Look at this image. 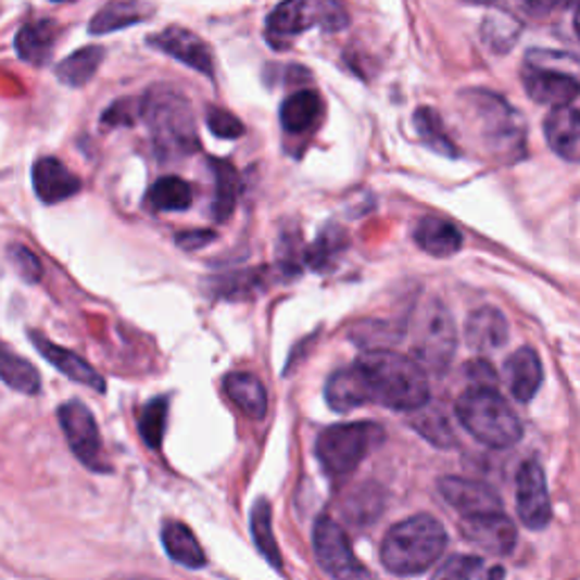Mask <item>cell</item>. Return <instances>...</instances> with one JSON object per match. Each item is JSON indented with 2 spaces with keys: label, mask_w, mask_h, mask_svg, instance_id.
<instances>
[{
  "label": "cell",
  "mask_w": 580,
  "mask_h": 580,
  "mask_svg": "<svg viewBox=\"0 0 580 580\" xmlns=\"http://www.w3.org/2000/svg\"><path fill=\"white\" fill-rule=\"evenodd\" d=\"M354 365L361 370L373 402L404 413L429 404L427 370L415 358L381 348L367 350Z\"/></svg>",
  "instance_id": "6da1fadb"
},
{
  "label": "cell",
  "mask_w": 580,
  "mask_h": 580,
  "mask_svg": "<svg viewBox=\"0 0 580 580\" xmlns=\"http://www.w3.org/2000/svg\"><path fill=\"white\" fill-rule=\"evenodd\" d=\"M141 118L146 121L154 150L162 160L193 154L200 146L196 114L189 98L175 87L156 85L141 100Z\"/></svg>",
  "instance_id": "7a4b0ae2"
},
{
  "label": "cell",
  "mask_w": 580,
  "mask_h": 580,
  "mask_svg": "<svg viewBox=\"0 0 580 580\" xmlns=\"http://www.w3.org/2000/svg\"><path fill=\"white\" fill-rule=\"evenodd\" d=\"M446 549L444 526L431 515H413L394 524L381 542V563L394 576H417L431 569Z\"/></svg>",
  "instance_id": "3957f363"
},
{
  "label": "cell",
  "mask_w": 580,
  "mask_h": 580,
  "mask_svg": "<svg viewBox=\"0 0 580 580\" xmlns=\"http://www.w3.org/2000/svg\"><path fill=\"white\" fill-rule=\"evenodd\" d=\"M456 415L474 438L492 450H508L524 433L517 413L494 386L467 388L456 402Z\"/></svg>",
  "instance_id": "277c9868"
},
{
  "label": "cell",
  "mask_w": 580,
  "mask_h": 580,
  "mask_svg": "<svg viewBox=\"0 0 580 580\" xmlns=\"http://www.w3.org/2000/svg\"><path fill=\"white\" fill-rule=\"evenodd\" d=\"M383 440V429L375 421H352L325 429L315 442V458L331 479H345Z\"/></svg>",
  "instance_id": "5b68a950"
},
{
  "label": "cell",
  "mask_w": 580,
  "mask_h": 580,
  "mask_svg": "<svg viewBox=\"0 0 580 580\" xmlns=\"http://www.w3.org/2000/svg\"><path fill=\"white\" fill-rule=\"evenodd\" d=\"M467 114L471 125L477 127L483 146L501 156H510L524 150V123L510 104L490 91H467Z\"/></svg>",
  "instance_id": "8992f818"
},
{
  "label": "cell",
  "mask_w": 580,
  "mask_h": 580,
  "mask_svg": "<svg viewBox=\"0 0 580 580\" xmlns=\"http://www.w3.org/2000/svg\"><path fill=\"white\" fill-rule=\"evenodd\" d=\"M350 25V14L338 0H283L266 21L273 41L293 39L311 28L340 33Z\"/></svg>",
  "instance_id": "52a82bcc"
},
{
  "label": "cell",
  "mask_w": 580,
  "mask_h": 580,
  "mask_svg": "<svg viewBox=\"0 0 580 580\" xmlns=\"http://www.w3.org/2000/svg\"><path fill=\"white\" fill-rule=\"evenodd\" d=\"M456 354V327L450 311L438 300L421 315L415 336V361L429 373L442 375Z\"/></svg>",
  "instance_id": "ba28073f"
},
{
  "label": "cell",
  "mask_w": 580,
  "mask_h": 580,
  "mask_svg": "<svg viewBox=\"0 0 580 580\" xmlns=\"http://www.w3.org/2000/svg\"><path fill=\"white\" fill-rule=\"evenodd\" d=\"M313 551L320 569L331 578H367L370 571L358 565L342 526L323 515L313 526Z\"/></svg>",
  "instance_id": "9c48e42d"
},
{
  "label": "cell",
  "mask_w": 580,
  "mask_h": 580,
  "mask_svg": "<svg viewBox=\"0 0 580 580\" xmlns=\"http://www.w3.org/2000/svg\"><path fill=\"white\" fill-rule=\"evenodd\" d=\"M60 425L77 461L93 471H110V465L104 463L96 417L83 402H68L60 406Z\"/></svg>",
  "instance_id": "30bf717a"
},
{
  "label": "cell",
  "mask_w": 580,
  "mask_h": 580,
  "mask_svg": "<svg viewBox=\"0 0 580 580\" xmlns=\"http://www.w3.org/2000/svg\"><path fill=\"white\" fill-rule=\"evenodd\" d=\"M517 515L531 531H544L551 521L546 474L538 461L521 463L517 471Z\"/></svg>",
  "instance_id": "8fae6325"
},
{
  "label": "cell",
  "mask_w": 580,
  "mask_h": 580,
  "mask_svg": "<svg viewBox=\"0 0 580 580\" xmlns=\"http://www.w3.org/2000/svg\"><path fill=\"white\" fill-rule=\"evenodd\" d=\"M461 535L481 549L488 556L504 558L515 551L517 529L510 517L499 513H481V515H463Z\"/></svg>",
  "instance_id": "7c38bea8"
},
{
  "label": "cell",
  "mask_w": 580,
  "mask_h": 580,
  "mask_svg": "<svg viewBox=\"0 0 580 580\" xmlns=\"http://www.w3.org/2000/svg\"><path fill=\"white\" fill-rule=\"evenodd\" d=\"M521 83L526 93L540 104H549V108L573 104V100L578 98V77L542 62H526L521 71Z\"/></svg>",
  "instance_id": "4fadbf2b"
},
{
  "label": "cell",
  "mask_w": 580,
  "mask_h": 580,
  "mask_svg": "<svg viewBox=\"0 0 580 580\" xmlns=\"http://www.w3.org/2000/svg\"><path fill=\"white\" fill-rule=\"evenodd\" d=\"M148 46L164 52V55L181 62L206 77H214V52H211L209 43L200 39L196 33L179 28V25H171V28L150 35Z\"/></svg>",
  "instance_id": "5bb4252c"
},
{
  "label": "cell",
  "mask_w": 580,
  "mask_h": 580,
  "mask_svg": "<svg viewBox=\"0 0 580 580\" xmlns=\"http://www.w3.org/2000/svg\"><path fill=\"white\" fill-rule=\"evenodd\" d=\"M442 499L456 508L461 515H481L504 510V501L488 483L471 481L463 477H442L438 481Z\"/></svg>",
  "instance_id": "9a60e30c"
},
{
  "label": "cell",
  "mask_w": 580,
  "mask_h": 580,
  "mask_svg": "<svg viewBox=\"0 0 580 580\" xmlns=\"http://www.w3.org/2000/svg\"><path fill=\"white\" fill-rule=\"evenodd\" d=\"M33 187L43 204H58L80 193L83 181L55 156H41L33 166Z\"/></svg>",
  "instance_id": "2e32d148"
},
{
  "label": "cell",
  "mask_w": 580,
  "mask_h": 580,
  "mask_svg": "<svg viewBox=\"0 0 580 580\" xmlns=\"http://www.w3.org/2000/svg\"><path fill=\"white\" fill-rule=\"evenodd\" d=\"M544 137L560 160L578 164L580 160V116L573 104H558L544 118Z\"/></svg>",
  "instance_id": "e0dca14e"
},
{
  "label": "cell",
  "mask_w": 580,
  "mask_h": 580,
  "mask_svg": "<svg viewBox=\"0 0 580 580\" xmlns=\"http://www.w3.org/2000/svg\"><path fill=\"white\" fill-rule=\"evenodd\" d=\"M30 340L35 342L37 352L52 365L58 367V370L68 377L71 381L80 383V386H87L96 392H104V379L93 370V367L83 358L73 354L71 350H64L60 345H55V342L48 340L46 336L37 333V331H30Z\"/></svg>",
  "instance_id": "ac0fdd59"
},
{
  "label": "cell",
  "mask_w": 580,
  "mask_h": 580,
  "mask_svg": "<svg viewBox=\"0 0 580 580\" xmlns=\"http://www.w3.org/2000/svg\"><path fill=\"white\" fill-rule=\"evenodd\" d=\"M510 336V327L506 315L499 308L483 306L479 311H474L467 325H465V340L471 350L477 352H490L504 348Z\"/></svg>",
  "instance_id": "d6986e66"
},
{
  "label": "cell",
  "mask_w": 580,
  "mask_h": 580,
  "mask_svg": "<svg viewBox=\"0 0 580 580\" xmlns=\"http://www.w3.org/2000/svg\"><path fill=\"white\" fill-rule=\"evenodd\" d=\"M325 398L331 411L336 413H350L354 408L373 404L370 392H367L365 379L356 365L352 367H342V370H336L325 388Z\"/></svg>",
  "instance_id": "ffe728a7"
},
{
  "label": "cell",
  "mask_w": 580,
  "mask_h": 580,
  "mask_svg": "<svg viewBox=\"0 0 580 580\" xmlns=\"http://www.w3.org/2000/svg\"><path fill=\"white\" fill-rule=\"evenodd\" d=\"M506 375L510 383L513 398L521 404L533 402L542 386V361L533 348H519L508 361H506Z\"/></svg>",
  "instance_id": "44dd1931"
},
{
  "label": "cell",
  "mask_w": 580,
  "mask_h": 580,
  "mask_svg": "<svg viewBox=\"0 0 580 580\" xmlns=\"http://www.w3.org/2000/svg\"><path fill=\"white\" fill-rule=\"evenodd\" d=\"M58 35L60 28L55 21L25 23L14 39L18 58L33 66H43L50 60L52 50H55Z\"/></svg>",
  "instance_id": "7402d4cb"
},
{
  "label": "cell",
  "mask_w": 580,
  "mask_h": 580,
  "mask_svg": "<svg viewBox=\"0 0 580 580\" xmlns=\"http://www.w3.org/2000/svg\"><path fill=\"white\" fill-rule=\"evenodd\" d=\"M323 114H325L323 98L318 91L311 89H302L295 91L293 96H288L281 102L279 110L281 125L286 131H290V135H306L308 129L320 123Z\"/></svg>",
  "instance_id": "603a6c76"
},
{
  "label": "cell",
  "mask_w": 580,
  "mask_h": 580,
  "mask_svg": "<svg viewBox=\"0 0 580 580\" xmlns=\"http://www.w3.org/2000/svg\"><path fill=\"white\" fill-rule=\"evenodd\" d=\"M225 392L231 404L252 419H263L268 413V392L250 373H231L225 377Z\"/></svg>",
  "instance_id": "cb8c5ba5"
},
{
  "label": "cell",
  "mask_w": 580,
  "mask_h": 580,
  "mask_svg": "<svg viewBox=\"0 0 580 580\" xmlns=\"http://www.w3.org/2000/svg\"><path fill=\"white\" fill-rule=\"evenodd\" d=\"M415 243L431 256H452L463 248V236L450 220L429 216L417 223Z\"/></svg>",
  "instance_id": "d4e9b609"
},
{
  "label": "cell",
  "mask_w": 580,
  "mask_h": 580,
  "mask_svg": "<svg viewBox=\"0 0 580 580\" xmlns=\"http://www.w3.org/2000/svg\"><path fill=\"white\" fill-rule=\"evenodd\" d=\"M150 8L141 0H112L89 23L91 35H110L129 25H137L150 16Z\"/></svg>",
  "instance_id": "484cf974"
},
{
  "label": "cell",
  "mask_w": 580,
  "mask_h": 580,
  "mask_svg": "<svg viewBox=\"0 0 580 580\" xmlns=\"http://www.w3.org/2000/svg\"><path fill=\"white\" fill-rule=\"evenodd\" d=\"M162 540L168 558L175 560L177 565L187 569H202L206 565L204 551L187 524L168 521L162 531Z\"/></svg>",
  "instance_id": "4316f807"
},
{
  "label": "cell",
  "mask_w": 580,
  "mask_h": 580,
  "mask_svg": "<svg viewBox=\"0 0 580 580\" xmlns=\"http://www.w3.org/2000/svg\"><path fill=\"white\" fill-rule=\"evenodd\" d=\"M209 166L216 181L214 202H211V218L225 223L231 218L236 204H239V191H241L239 173H236V168L225 160H209Z\"/></svg>",
  "instance_id": "83f0119b"
},
{
  "label": "cell",
  "mask_w": 580,
  "mask_h": 580,
  "mask_svg": "<svg viewBox=\"0 0 580 580\" xmlns=\"http://www.w3.org/2000/svg\"><path fill=\"white\" fill-rule=\"evenodd\" d=\"M102 60H104V48L87 46V48L75 50L73 55H68L66 60H62L55 68V75L62 85L80 89L93 80V75L98 73Z\"/></svg>",
  "instance_id": "f1b7e54d"
},
{
  "label": "cell",
  "mask_w": 580,
  "mask_h": 580,
  "mask_svg": "<svg viewBox=\"0 0 580 580\" xmlns=\"http://www.w3.org/2000/svg\"><path fill=\"white\" fill-rule=\"evenodd\" d=\"M345 250H348V231L331 223L320 231L313 245L304 248V266L318 273L331 270Z\"/></svg>",
  "instance_id": "f546056e"
},
{
  "label": "cell",
  "mask_w": 580,
  "mask_h": 580,
  "mask_svg": "<svg viewBox=\"0 0 580 580\" xmlns=\"http://www.w3.org/2000/svg\"><path fill=\"white\" fill-rule=\"evenodd\" d=\"M0 379L12 390L23 394H37L41 390V377L37 367L28 358L8 350L3 342H0Z\"/></svg>",
  "instance_id": "4dcf8cb0"
},
{
  "label": "cell",
  "mask_w": 580,
  "mask_h": 580,
  "mask_svg": "<svg viewBox=\"0 0 580 580\" xmlns=\"http://www.w3.org/2000/svg\"><path fill=\"white\" fill-rule=\"evenodd\" d=\"M413 123H415L419 141L425 143L427 148L436 150L442 156H450V160H454V156H461V150L456 148L452 137L446 135L442 116L436 110L419 108L413 116Z\"/></svg>",
  "instance_id": "1f68e13d"
},
{
  "label": "cell",
  "mask_w": 580,
  "mask_h": 580,
  "mask_svg": "<svg viewBox=\"0 0 580 580\" xmlns=\"http://www.w3.org/2000/svg\"><path fill=\"white\" fill-rule=\"evenodd\" d=\"M252 538L261 556L281 571V553L273 533V508L263 496H259L252 506Z\"/></svg>",
  "instance_id": "d6a6232c"
},
{
  "label": "cell",
  "mask_w": 580,
  "mask_h": 580,
  "mask_svg": "<svg viewBox=\"0 0 580 580\" xmlns=\"http://www.w3.org/2000/svg\"><path fill=\"white\" fill-rule=\"evenodd\" d=\"M148 202L156 211H187L193 204V189L181 177H162L148 191Z\"/></svg>",
  "instance_id": "836d02e7"
},
{
  "label": "cell",
  "mask_w": 580,
  "mask_h": 580,
  "mask_svg": "<svg viewBox=\"0 0 580 580\" xmlns=\"http://www.w3.org/2000/svg\"><path fill=\"white\" fill-rule=\"evenodd\" d=\"M417 419H413V427L425 436L431 444L436 446H452L456 442V436H454V429L450 425V419H446L440 411H433V408H427L425 406H419L415 411Z\"/></svg>",
  "instance_id": "e575fe53"
},
{
  "label": "cell",
  "mask_w": 580,
  "mask_h": 580,
  "mask_svg": "<svg viewBox=\"0 0 580 580\" xmlns=\"http://www.w3.org/2000/svg\"><path fill=\"white\" fill-rule=\"evenodd\" d=\"M504 569H492L477 556H452L436 569V578L452 580H479V578H501Z\"/></svg>",
  "instance_id": "d590c367"
},
{
  "label": "cell",
  "mask_w": 580,
  "mask_h": 580,
  "mask_svg": "<svg viewBox=\"0 0 580 580\" xmlns=\"http://www.w3.org/2000/svg\"><path fill=\"white\" fill-rule=\"evenodd\" d=\"M348 517L358 524H373L381 513H383V499H381V490L373 483L361 486L356 488V492L350 496L348 501V508H345Z\"/></svg>",
  "instance_id": "8d00e7d4"
},
{
  "label": "cell",
  "mask_w": 580,
  "mask_h": 580,
  "mask_svg": "<svg viewBox=\"0 0 580 580\" xmlns=\"http://www.w3.org/2000/svg\"><path fill=\"white\" fill-rule=\"evenodd\" d=\"M166 421H168V400L166 398L152 400L139 417L141 438L154 452L162 446V440L166 433Z\"/></svg>",
  "instance_id": "74e56055"
},
{
  "label": "cell",
  "mask_w": 580,
  "mask_h": 580,
  "mask_svg": "<svg viewBox=\"0 0 580 580\" xmlns=\"http://www.w3.org/2000/svg\"><path fill=\"white\" fill-rule=\"evenodd\" d=\"M483 41L494 52H508L517 37H519V23L506 14H490L483 21Z\"/></svg>",
  "instance_id": "f35d334b"
},
{
  "label": "cell",
  "mask_w": 580,
  "mask_h": 580,
  "mask_svg": "<svg viewBox=\"0 0 580 580\" xmlns=\"http://www.w3.org/2000/svg\"><path fill=\"white\" fill-rule=\"evenodd\" d=\"M263 270H248V273H236L227 279H216V295L229 298V300H241L245 295H252L254 290L266 288L263 283Z\"/></svg>",
  "instance_id": "ab89813d"
},
{
  "label": "cell",
  "mask_w": 580,
  "mask_h": 580,
  "mask_svg": "<svg viewBox=\"0 0 580 580\" xmlns=\"http://www.w3.org/2000/svg\"><path fill=\"white\" fill-rule=\"evenodd\" d=\"M206 125L211 129V135H216L218 139H241L245 135V127L241 118H236L223 108H209L206 110Z\"/></svg>",
  "instance_id": "60d3db41"
},
{
  "label": "cell",
  "mask_w": 580,
  "mask_h": 580,
  "mask_svg": "<svg viewBox=\"0 0 580 580\" xmlns=\"http://www.w3.org/2000/svg\"><path fill=\"white\" fill-rule=\"evenodd\" d=\"M304 266V248L300 234H281L279 239V268L283 275H300Z\"/></svg>",
  "instance_id": "b9f144b4"
},
{
  "label": "cell",
  "mask_w": 580,
  "mask_h": 580,
  "mask_svg": "<svg viewBox=\"0 0 580 580\" xmlns=\"http://www.w3.org/2000/svg\"><path fill=\"white\" fill-rule=\"evenodd\" d=\"M141 116V100H131V98H123L118 102H114L112 108L104 112L102 116V125H110V127H129L135 125L137 118Z\"/></svg>",
  "instance_id": "7bdbcfd3"
},
{
  "label": "cell",
  "mask_w": 580,
  "mask_h": 580,
  "mask_svg": "<svg viewBox=\"0 0 580 580\" xmlns=\"http://www.w3.org/2000/svg\"><path fill=\"white\" fill-rule=\"evenodd\" d=\"M12 261L14 266L18 270V275L25 279V281H39L41 279V263L37 259V254H33L28 248L23 245H14L12 248Z\"/></svg>",
  "instance_id": "ee69618b"
},
{
  "label": "cell",
  "mask_w": 580,
  "mask_h": 580,
  "mask_svg": "<svg viewBox=\"0 0 580 580\" xmlns=\"http://www.w3.org/2000/svg\"><path fill=\"white\" fill-rule=\"evenodd\" d=\"M216 231L211 229H202V231H181L177 234V248H181L184 252H196V250H202L206 248L209 243L216 241Z\"/></svg>",
  "instance_id": "f6af8a7d"
},
{
  "label": "cell",
  "mask_w": 580,
  "mask_h": 580,
  "mask_svg": "<svg viewBox=\"0 0 580 580\" xmlns=\"http://www.w3.org/2000/svg\"><path fill=\"white\" fill-rule=\"evenodd\" d=\"M465 373L469 375L474 386H494L496 388V373L488 361H471L465 367Z\"/></svg>",
  "instance_id": "bcb514c9"
},
{
  "label": "cell",
  "mask_w": 580,
  "mask_h": 580,
  "mask_svg": "<svg viewBox=\"0 0 580 580\" xmlns=\"http://www.w3.org/2000/svg\"><path fill=\"white\" fill-rule=\"evenodd\" d=\"M558 3H560V0H517V5H519L526 14L535 16V18L546 16L549 12L556 10Z\"/></svg>",
  "instance_id": "7dc6e473"
},
{
  "label": "cell",
  "mask_w": 580,
  "mask_h": 580,
  "mask_svg": "<svg viewBox=\"0 0 580 580\" xmlns=\"http://www.w3.org/2000/svg\"><path fill=\"white\" fill-rule=\"evenodd\" d=\"M469 3H474V5H490V3H494V0H469Z\"/></svg>",
  "instance_id": "c3c4849f"
},
{
  "label": "cell",
  "mask_w": 580,
  "mask_h": 580,
  "mask_svg": "<svg viewBox=\"0 0 580 580\" xmlns=\"http://www.w3.org/2000/svg\"><path fill=\"white\" fill-rule=\"evenodd\" d=\"M52 3H68V0H52Z\"/></svg>",
  "instance_id": "681fc988"
}]
</instances>
